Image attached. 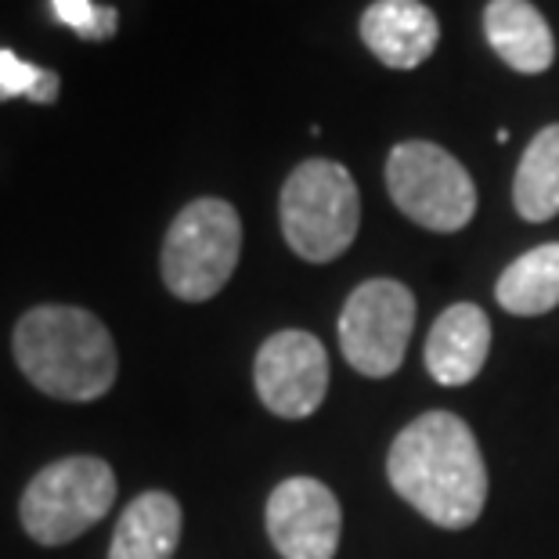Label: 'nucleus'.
Masks as SVG:
<instances>
[{
  "mask_svg": "<svg viewBox=\"0 0 559 559\" xmlns=\"http://www.w3.org/2000/svg\"><path fill=\"white\" fill-rule=\"evenodd\" d=\"M386 473L408 506L444 531L477 523L487 502V466L477 437L459 415L426 412L397 433Z\"/></svg>",
  "mask_w": 559,
  "mask_h": 559,
  "instance_id": "nucleus-1",
  "label": "nucleus"
},
{
  "mask_svg": "<svg viewBox=\"0 0 559 559\" xmlns=\"http://www.w3.org/2000/svg\"><path fill=\"white\" fill-rule=\"evenodd\" d=\"M15 361L33 386L58 401L105 397L120 372L116 343L102 318L66 304L33 307L19 318Z\"/></svg>",
  "mask_w": 559,
  "mask_h": 559,
  "instance_id": "nucleus-2",
  "label": "nucleus"
},
{
  "mask_svg": "<svg viewBox=\"0 0 559 559\" xmlns=\"http://www.w3.org/2000/svg\"><path fill=\"white\" fill-rule=\"evenodd\" d=\"M282 235L296 257L329 264L361 228V195L350 170L332 159H307L289 174L278 199Z\"/></svg>",
  "mask_w": 559,
  "mask_h": 559,
  "instance_id": "nucleus-3",
  "label": "nucleus"
},
{
  "mask_svg": "<svg viewBox=\"0 0 559 559\" xmlns=\"http://www.w3.org/2000/svg\"><path fill=\"white\" fill-rule=\"evenodd\" d=\"M242 257V221L231 202L195 199L177 213L163 239V282L177 300H213Z\"/></svg>",
  "mask_w": 559,
  "mask_h": 559,
  "instance_id": "nucleus-4",
  "label": "nucleus"
},
{
  "mask_svg": "<svg viewBox=\"0 0 559 559\" xmlns=\"http://www.w3.org/2000/svg\"><path fill=\"white\" fill-rule=\"evenodd\" d=\"M116 502V473L105 459L69 455L29 480L19 516L33 542L66 545L105 520Z\"/></svg>",
  "mask_w": 559,
  "mask_h": 559,
  "instance_id": "nucleus-5",
  "label": "nucleus"
},
{
  "mask_svg": "<svg viewBox=\"0 0 559 559\" xmlns=\"http://www.w3.org/2000/svg\"><path fill=\"white\" fill-rule=\"evenodd\" d=\"M386 192L426 231H462L477 213V185L451 152L433 141H401L386 159Z\"/></svg>",
  "mask_w": 559,
  "mask_h": 559,
  "instance_id": "nucleus-6",
  "label": "nucleus"
},
{
  "mask_svg": "<svg viewBox=\"0 0 559 559\" xmlns=\"http://www.w3.org/2000/svg\"><path fill=\"white\" fill-rule=\"evenodd\" d=\"M415 329V296L394 278L358 285L340 311V350L368 379L394 376Z\"/></svg>",
  "mask_w": 559,
  "mask_h": 559,
  "instance_id": "nucleus-7",
  "label": "nucleus"
},
{
  "mask_svg": "<svg viewBox=\"0 0 559 559\" xmlns=\"http://www.w3.org/2000/svg\"><path fill=\"white\" fill-rule=\"evenodd\" d=\"M257 394L282 419H307L321 408L329 390V354L311 332H275L257 354Z\"/></svg>",
  "mask_w": 559,
  "mask_h": 559,
  "instance_id": "nucleus-8",
  "label": "nucleus"
},
{
  "mask_svg": "<svg viewBox=\"0 0 559 559\" xmlns=\"http://www.w3.org/2000/svg\"><path fill=\"white\" fill-rule=\"evenodd\" d=\"M343 513L336 495L314 477L282 480L267 498V534L282 559H332Z\"/></svg>",
  "mask_w": 559,
  "mask_h": 559,
  "instance_id": "nucleus-9",
  "label": "nucleus"
},
{
  "mask_svg": "<svg viewBox=\"0 0 559 559\" xmlns=\"http://www.w3.org/2000/svg\"><path fill=\"white\" fill-rule=\"evenodd\" d=\"M361 40L386 69H415L437 51L440 26L423 0H376L361 15Z\"/></svg>",
  "mask_w": 559,
  "mask_h": 559,
  "instance_id": "nucleus-10",
  "label": "nucleus"
},
{
  "mask_svg": "<svg viewBox=\"0 0 559 559\" xmlns=\"http://www.w3.org/2000/svg\"><path fill=\"white\" fill-rule=\"evenodd\" d=\"M491 350V321L477 304H455L433 321L426 368L440 386H466L480 376Z\"/></svg>",
  "mask_w": 559,
  "mask_h": 559,
  "instance_id": "nucleus-11",
  "label": "nucleus"
},
{
  "mask_svg": "<svg viewBox=\"0 0 559 559\" xmlns=\"http://www.w3.org/2000/svg\"><path fill=\"white\" fill-rule=\"evenodd\" d=\"M484 33L495 55L516 73L538 76L556 58L549 22L542 19V11L531 0H491L484 8Z\"/></svg>",
  "mask_w": 559,
  "mask_h": 559,
  "instance_id": "nucleus-12",
  "label": "nucleus"
},
{
  "mask_svg": "<svg viewBox=\"0 0 559 559\" xmlns=\"http://www.w3.org/2000/svg\"><path fill=\"white\" fill-rule=\"evenodd\" d=\"M181 506L166 491H145L123 509L116 523L109 559H174L181 542Z\"/></svg>",
  "mask_w": 559,
  "mask_h": 559,
  "instance_id": "nucleus-13",
  "label": "nucleus"
},
{
  "mask_svg": "<svg viewBox=\"0 0 559 559\" xmlns=\"http://www.w3.org/2000/svg\"><path fill=\"white\" fill-rule=\"evenodd\" d=\"M495 296L509 314L520 318L549 314L559 307V242L516 257L498 278Z\"/></svg>",
  "mask_w": 559,
  "mask_h": 559,
  "instance_id": "nucleus-14",
  "label": "nucleus"
},
{
  "mask_svg": "<svg viewBox=\"0 0 559 559\" xmlns=\"http://www.w3.org/2000/svg\"><path fill=\"white\" fill-rule=\"evenodd\" d=\"M513 202L523 221L542 224L559 213V123L538 130L516 166Z\"/></svg>",
  "mask_w": 559,
  "mask_h": 559,
  "instance_id": "nucleus-15",
  "label": "nucleus"
},
{
  "mask_svg": "<svg viewBox=\"0 0 559 559\" xmlns=\"http://www.w3.org/2000/svg\"><path fill=\"white\" fill-rule=\"evenodd\" d=\"M58 73L40 69L33 62H22L15 51L0 47V102L11 98H29L37 105H51L58 98Z\"/></svg>",
  "mask_w": 559,
  "mask_h": 559,
  "instance_id": "nucleus-16",
  "label": "nucleus"
},
{
  "mask_svg": "<svg viewBox=\"0 0 559 559\" xmlns=\"http://www.w3.org/2000/svg\"><path fill=\"white\" fill-rule=\"evenodd\" d=\"M58 22H66L80 40H109L116 37V8L94 4V0H51Z\"/></svg>",
  "mask_w": 559,
  "mask_h": 559,
  "instance_id": "nucleus-17",
  "label": "nucleus"
}]
</instances>
